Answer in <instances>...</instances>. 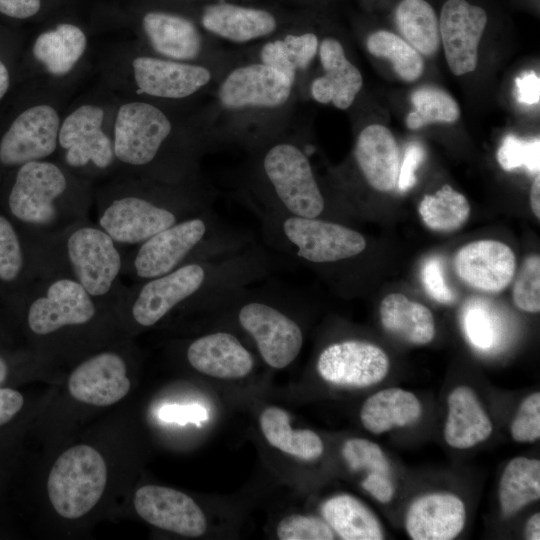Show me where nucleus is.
I'll list each match as a JSON object with an SVG mask.
<instances>
[{"instance_id": "32", "label": "nucleus", "mask_w": 540, "mask_h": 540, "mask_svg": "<svg viewBox=\"0 0 540 540\" xmlns=\"http://www.w3.org/2000/svg\"><path fill=\"white\" fill-rule=\"evenodd\" d=\"M260 427L269 444L289 455L309 461L323 453L321 438L309 429H292L289 415L281 408H266L260 416Z\"/></svg>"}, {"instance_id": "8", "label": "nucleus", "mask_w": 540, "mask_h": 540, "mask_svg": "<svg viewBox=\"0 0 540 540\" xmlns=\"http://www.w3.org/2000/svg\"><path fill=\"white\" fill-rule=\"evenodd\" d=\"M250 206L261 225L263 244L288 262L328 269L357 259L368 247L360 232L337 221L289 216Z\"/></svg>"}, {"instance_id": "25", "label": "nucleus", "mask_w": 540, "mask_h": 540, "mask_svg": "<svg viewBox=\"0 0 540 540\" xmlns=\"http://www.w3.org/2000/svg\"><path fill=\"white\" fill-rule=\"evenodd\" d=\"M319 56L325 74L312 82L313 98L323 104L332 102L339 109L349 108L363 85L360 71L346 58L336 39H323Z\"/></svg>"}, {"instance_id": "45", "label": "nucleus", "mask_w": 540, "mask_h": 540, "mask_svg": "<svg viewBox=\"0 0 540 540\" xmlns=\"http://www.w3.org/2000/svg\"><path fill=\"white\" fill-rule=\"evenodd\" d=\"M421 281L427 294L441 304H451L456 296L445 280L443 263L438 257H430L422 265Z\"/></svg>"}, {"instance_id": "29", "label": "nucleus", "mask_w": 540, "mask_h": 540, "mask_svg": "<svg viewBox=\"0 0 540 540\" xmlns=\"http://www.w3.org/2000/svg\"><path fill=\"white\" fill-rule=\"evenodd\" d=\"M421 414V403L412 392L387 388L366 399L360 411V419L368 431L381 434L395 427L409 426Z\"/></svg>"}, {"instance_id": "57", "label": "nucleus", "mask_w": 540, "mask_h": 540, "mask_svg": "<svg viewBox=\"0 0 540 540\" xmlns=\"http://www.w3.org/2000/svg\"><path fill=\"white\" fill-rule=\"evenodd\" d=\"M10 374L11 366L9 361L2 353H0V387H6L5 384L7 383Z\"/></svg>"}, {"instance_id": "53", "label": "nucleus", "mask_w": 540, "mask_h": 540, "mask_svg": "<svg viewBox=\"0 0 540 540\" xmlns=\"http://www.w3.org/2000/svg\"><path fill=\"white\" fill-rule=\"evenodd\" d=\"M42 7V0H0V13L14 19L35 16Z\"/></svg>"}, {"instance_id": "47", "label": "nucleus", "mask_w": 540, "mask_h": 540, "mask_svg": "<svg viewBox=\"0 0 540 540\" xmlns=\"http://www.w3.org/2000/svg\"><path fill=\"white\" fill-rule=\"evenodd\" d=\"M425 159V149L418 142L407 145L399 166L398 187L402 192L410 190L416 183V171Z\"/></svg>"}, {"instance_id": "20", "label": "nucleus", "mask_w": 540, "mask_h": 540, "mask_svg": "<svg viewBox=\"0 0 540 540\" xmlns=\"http://www.w3.org/2000/svg\"><path fill=\"white\" fill-rule=\"evenodd\" d=\"M293 83L264 64H250L233 70L221 83L218 96L231 109L247 106L276 107L284 104Z\"/></svg>"}, {"instance_id": "36", "label": "nucleus", "mask_w": 540, "mask_h": 540, "mask_svg": "<svg viewBox=\"0 0 540 540\" xmlns=\"http://www.w3.org/2000/svg\"><path fill=\"white\" fill-rule=\"evenodd\" d=\"M418 211L429 229L448 233L458 230L465 224L471 207L463 194L445 184L435 194L425 195L418 206Z\"/></svg>"}, {"instance_id": "1", "label": "nucleus", "mask_w": 540, "mask_h": 540, "mask_svg": "<svg viewBox=\"0 0 540 540\" xmlns=\"http://www.w3.org/2000/svg\"><path fill=\"white\" fill-rule=\"evenodd\" d=\"M288 266L285 258L254 242L234 255L191 262L126 285L115 313L131 327L151 328L177 311L200 310L225 292L261 282Z\"/></svg>"}, {"instance_id": "56", "label": "nucleus", "mask_w": 540, "mask_h": 540, "mask_svg": "<svg viewBox=\"0 0 540 540\" xmlns=\"http://www.w3.org/2000/svg\"><path fill=\"white\" fill-rule=\"evenodd\" d=\"M11 85L10 71L0 59V100L7 94Z\"/></svg>"}, {"instance_id": "38", "label": "nucleus", "mask_w": 540, "mask_h": 540, "mask_svg": "<svg viewBox=\"0 0 540 540\" xmlns=\"http://www.w3.org/2000/svg\"><path fill=\"white\" fill-rule=\"evenodd\" d=\"M414 111L406 118L407 127L415 130L430 123H453L458 120L460 110L454 98L445 90L425 85L411 94Z\"/></svg>"}, {"instance_id": "33", "label": "nucleus", "mask_w": 540, "mask_h": 540, "mask_svg": "<svg viewBox=\"0 0 540 540\" xmlns=\"http://www.w3.org/2000/svg\"><path fill=\"white\" fill-rule=\"evenodd\" d=\"M540 498V461L524 456L512 459L499 482V502L504 516H511Z\"/></svg>"}, {"instance_id": "21", "label": "nucleus", "mask_w": 540, "mask_h": 540, "mask_svg": "<svg viewBox=\"0 0 540 540\" xmlns=\"http://www.w3.org/2000/svg\"><path fill=\"white\" fill-rule=\"evenodd\" d=\"M186 360L196 371L220 379L247 376L254 367L252 353L230 331L206 333L191 341Z\"/></svg>"}, {"instance_id": "12", "label": "nucleus", "mask_w": 540, "mask_h": 540, "mask_svg": "<svg viewBox=\"0 0 540 540\" xmlns=\"http://www.w3.org/2000/svg\"><path fill=\"white\" fill-rule=\"evenodd\" d=\"M29 333L39 339L61 336L71 331L93 329L115 310L91 296L69 278H38L24 304Z\"/></svg>"}, {"instance_id": "39", "label": "nucleus", "mask_w": 540, "mask_h": 540, "mask_svg": "<svg viewBox=\"0 0 540 540\" xmlns=\"http://www.w3.org/2000/svg\"><path fill=\"white\" fill-rule=\"evenodd\" d=\"M497 161L502 169L506 171L524 167L531 173H539V137L523 139L513 134L506 135L497 151Z\"/></svg>"}, {"instance_id": "34", "label": "nucleus", "mask_w": 540, "mask_h": 540, "mask_svg": "<svg viewBox=\"0 0 540 540\" xmlns=\"http://www.w3.org/2000/svg\"><path fill=\"white\" fill-rule=\"evenodd\" d=\"M36 277L25 241L7 215L0 213V285L27 296Z\"/></svg>"}, {"instance_id": "42", "label": "nucleus", "mask_w": 540, "mask_h": 540, "mask_svg": "<svg viewBox=\"0 0 540 540\" xmlns=\"http://www.w3.org/2000/svg\"><path fill=\"white\" fill-rule=\"evenodd\" d=\"M281 540H332L333 530L323 520L299 514L285 517L277 526Z\"/></svg>"}, {"instance_id": "46", "label": "nucleus", "mask_w": 540, "mask_h": 540, "mask_svg": "<svg viewBox=\"0 0 540 540\" xmlns=\"http://www.w3.org/2000/svg\"><path fill=\"white\" fill-rule=\"evenodd\" d=\"M283 42L289 59L296 69L307 68L318 50V39L313 33L287 35Z\"/></svg>"}, {"instance_id": "43", "label": "nucleus", "mask_w": 540, "mask_h": 540, "mask_svg": "<svg viewBox=\"0 0 540 540\" xmlns=\"http://www.w3.org/2000/svg\"><path fill=\"white\" fill-rule=\"evenodd\" d=\"M512 438L530 443L540 437V393L534 392L523 400L510 427Z\"/></svg>"}, {"instance_id": "13", "label": "nucleus", "mask_w": 540, "mask_h": 540, "mask_svg": "<svg viewBox=\"0 0 540 540\" xmlns=\"http://www.w3.org/2000/svg\"><path fill=\"white\" fill-rule=\"evenodd\" d=\"M107 483L102 455L85 444L65 450L54 462L47 492L55 511L63 518L78 519L100 500Z\"/></svg>"}, {"instance_id": "18", "label": "nucleus", "mask_w": 540, "mask_h": 540, "mask_svg": "<svg viewBox=\"0 0 540 540\" xmlns=\"http://www.w3.org/2000/svg\"><path fill=\"white\" fill-rule=\"evenodd\" d=\"M137 514L149 524L187 537H199L206 531V517L187 494L173 488L145 485L134 495Z\"/></svg>"}, {"instance_id": "52", "label": "nucleus", "mask_w": 540, "mask_h": 540, "mask_svg": "<svg viewBox=\"0 0 540 540\" xmlns=\"http://www.w3.org/2000/svg\"><path fill=\"white\" fill-rule=\"evenodd\" d=\"M517 99L526 105L539 102L540 79L533 71L522 73L516 78Z\"/></svg>"}, {"instance_id": "22", "label": "nucleus", "mask_w": 540, "mask_h": 540, "mask_svg": "<svg viewBox=\"0 0 540 540\" xmlns=\"http://www.w3.org/2000/svg\"><path fill=\"white\" fill-rule=\"evenodd\" d=\"M464 502L452 493H430L412 502L405 517V528L413 540H451L463 530Z\"/></svg>"}, {"instance_id": "23", "label": "nucleus", "mask_w": 540, "mask_h": 540, "mask_svg": "<svg viewBox=\"0 0 540 540\" xmlns=\"http://www.w3.org/2000/svg\"><path fill=\"white\" fill-rule=\"evenodd\" d=\"M88 49V37L78 25L61 22L35 38L31 53L34 61L50 79L71 76L82 63Z\"/></svg>"}, {"instance_id": "44", "label": "nucleus", "mask_w": 540, "mask_h": 540, "mask_svg": "<svg viewBox=\"0 0 540 540\" xmlns=\"http://www.w3.org/2000/svg\"><path fill=\"white\" fill-rule=\"evenodd\" d=\"M465 331L471 342L479 348H488L493 341L492 319L482 301L472 300L463 313Z\"/></svg>"}, {"instance_id": "55", "label": "nucleus", "mask_w": 540, "mask_h": 540, "mask_svg": "<svg viewBox=\"0 0 540 540\" xmlns=\"http://www.w3.org/2000/svg\"><path fill=\"white\" fill-rule=\"evenodd\" d=\"M530 204L534 215L540 218V176L536 175L530 191Z\"/></svg>"}, {"instance_id": "5", "label": "nucleus", "mask_w": 540, "mask_h": 540, "mask_svg": "<svg viewBox=\"0 0 540 540\" xmlns=\"http://www.w3.org/2000/svg\"><path fill=\"white\" fill-rule=\"evenodd\" d=\"M254 242L250 233L224 222L209 208L126 249L122 274L140 282L191 262L234 255Z\"/></svg>"}, {"instance_id": "10", "label": "nucleus", "mask_w": 540, "mask_h": 540, "mask_svg": "<svg viewBox=\"0 0 540 540\" xmlns=\"http://www.w3.org/2000/svg\"><path fill=\"white\" fill-rule=\"evenodd\" d=\"M103 78L105 86L117 97L129 91L139 96L183 99L208 84L210 71L200 65L134 54L123 46L107 57Z\"/></svg>"}, {"instance_id": "14", "label": "nucleus", "mask_w": 540, "mask_h": 540, "mask_svg": "<svg viewBox=\"0 0 540 540\" xmlns=\"http://www.w3.org/2000/svg\"><path fill=\"white\" fill-rule=\"evenodd\" d=\"M49 82L42 97L22 109L0 136V167L14 169L53 158L64 111L63 99Z\"/></svg>"}, {"instance_id": "19", "label": "nucleus", "mask_w": 540, "mask_h": 540, "mask_svg": "<svg viewBox=\"0 0 540 540\" xmlns=\"http://www.w3.org/2000/svg\"><path fill=\"white\" fill-rule=\"evenodd\" d=\"M457 276L483 292H500L512 281L516 258L512 249L497 240L483 239L462 246L454 257Z\"/></svg>"}, {"instance_id": "27", "label": "nucleus", "mask_w": 540, "mask_h": 540, "mask_svg": "<svg viewBox=\"0 0 540 540\" xmlns=\"http://www.w3.org/2000/svg\"><path fill=\"white\" fill-rule=\"evenodd\" d=\"M447 406L444 438L448 445L467 449L489 438L492 422L470 387L453 389L447 398Z\"/></svg>"}, {"instance_id": "28", "label": "nucleus", "mask_w": 540, "mask_h": 540, "mask_svg": "<svg viewBox=\"0 0 540 540\" xmlns=\"http://www.w3.org/2000/svg\"><path fill=\"white\" fill-rule=\"evenodd\" d=\"M201 23L211 33L234 42L266 36L277 26L274 16L265 10L228 3L207 6Z\"/></svg>"}, {"instance_id": "48", "label": "nucleus", "mask_w": 540, "mask_h": 540, "mask_svg": "<svg viewBox=\"0 0 540 540\" xmlns=\"http://www.w3.org/2000/svg\"><path fill=\"white\" fill-rule=\"evenodd\" d=\"M260 57L262 64L277 70L294 83L296 68L289 59L283 40L266 43L261 50Z\"/></svg>"}, {"instance_id": "37", "label": "nucleus", "mask_w": 540, "mask_h": 540, "mask_svg": "<svg viewBox=\"0 0 540 540\" xmlns=\"http://www.w3.org/2000/svg\"><path fill=\"white\" fill-rule=\"evenodd\" d=\"M366 47L375 57L390 61L396 74L406 82L416 81L424 71V61L407 41L400 36L379 30L370 34Z\"/></svg>"}, {"instance_id": "51", "label": "nucleus", "mask_w": 540, "mask_h": 540, "mask_svg": "<svg viewBox=\"0 0 540 540\" xmlns=\"http://www.w3.org/2000/svg\"><path fill=\"white\" fill-rule=\"evenodd\" d=\"M362 487L381 503L390 502L395 493L389 475L378 472H370L363 480Z\"/></svg>"}, {"instance_id": "17", "label": "nucleus", "mask_w": 540, "mask_h": 540, "mask_svg": "<svg viewBox=\"0 0 540 540\" xmlns=\"http://www.w3.org/2000/svg\"><path fill=\"white\" fill-rule=\"evenodd\" d=\"M126 359L117 351H100L79 363L68 378L71 396L82 403L109 406L130 390Z\"/></svg>"}, {"instance_id": "9", "label": "nucleus", "mask_w": 540, "mask_h": 540, "mask_svg": "<svg viewBox=\"0 0 540 540\" xmlns=\"http://www.w3.org/2000/svg\"><path fill=\"white\" fill-rule=\"evenodd\" d=\"M107 90L87 95L66 108L53 157L95 185L118 173L113 141L118 97Z\"/></svg>"}, {"instance_id": "40", "label": "nucleus", "mask_w": 540, "mask_h": 540, "mask_svg": "<svg viewBox=\"0 0 540 540\" xmlns=\"http://www.w3.org/2000/svg\"><path fill=\"white\" fill-rule=\"evenodd\" d=\"M342 456L352 471L367 470L390 475V464L381 447L367 439L352 438L342 447Z\"/></svg>"}, {"instance_id": "6", "label": "nucleus", "mask_w": 540, "mask_h": 540, "mask_svg": "<svg viewBox=\"0 0 540 540\" xmlns=\"http://www.w3.org/2000/svg\"><path fill=\"white\" fill-rule=\"evenodd\" d=\"M257 283L229 290L201 310L234 321L253 339L270 367L285 368L297 358L304 340L296 318L298 294L296 289L273 281Z\"/></svg>"}, {"instance_id": "11", "label": "nucleus", "mask_w": 540, "mask_h": 540, "mask_svg": "<svg viewBox=\"0 0 540 540\" xmlns=\"http://www.w3.org/2000/svg\"><path fill=\"white\" fill-rule=\"evenodd\" d=\"M260 175L264 192L249 204L289 216L327 219L326 197L307 154L295 144L268 147L261 156Z\"/></svg>"}, {"instance_id": "4", "label": "nucleus", "mask_w": 540, "mask_h": 540, "mask_svg": "<svg viewBox=\"0 0 540 540\" xmlns=\"http://www.w3.org/2000/svg\"><path fill=\"white\" fill-rule=\"evenodd\" d=\"M95 184L53 158L14 168L5 194L8 218L23 239L53 234L89 219Z\"/></svg>"}, {"instance_id": "3", "label": "nucleus", "mask_w": 540, "mask_h": 540, "mask_svg": "<svg viewBox=\"0 0 540 540\" xmlns=\"http://www.w3.org/2000/svg\"><path fill=\"white\" fill-rule=\"evenodd\" d=\"M38 278H69L112 307L124 290V249L96 222H77L62 231L24 239Z\"/></svg>"}, {"instance_id": "30", "label": "nucleus", "mask_w": 540, "mask_h": 540, "mask_svg": "<svg viewBox=\"0 0 540 540\" xmlns=\"http://www.w3.org/2000/svg\"><path fill=\"white\" fill-rule=\"evenodd\" d=\"M379 314L385 330L411 344L425 345L434 338L435 322L430 309L401 293L387 295L381 301Z\"/></svg>"}, {"instance_id": "2", "label": "nucleus", "mask_w": 540, "mask_h": 540, "mask_svg": "<svg viewBox=\"0 0 540 540\" xmlns=\"http://www.w3.org/2000/svg\"><path fill=\"white\" fill-rule=\"evenodd\" d=\"M190 181L170 184L117 173L94 186L96 223L124 250L210 208Z\"/></svg>"}, {"instance_id": "16", "label": "nucleus", "mask_w": 540, "mask_h": 540, "mask_svg": "<svg viewBox=\"0 0 540 540\" xmlns=\"http://www.w3.org/2000/svg\"><path fill=\"white\" fill-rule=\"evenodd\" d=\"M485 10L466 0H447L439 20L440 39L451 72L464 75L478 64V47L487 25Z\"/></svg>"}, {"instance_id": "31", "label": "nucleus", "mask_w": 540, "mask_h": 540, "mask_svg": "<svg viewBox=\"0 0 540 540\" xmlns=\"http://www.w3.org/2000/svg\"><path fill=\"white\" fill-rule=\"evenodd\" d=\"M330 528L344 540H381L382 526L375 514L357 498L341 494L329 498L321 508Z\"/></svg>"}, {"instance_id": "7", "label": "nucleus", "mask_w": 540, "mask_h": 540, "mask_svg": "<svg viewBox=\"0 0 540 540\" xmlns=\"http://www.w3.org/2000/svg\"><path fill=\"white\" fill-rule=\"evenodd\" d=\"M173 124L158 106L118 98L113 127L118 173L156 181L187 182L191 161L171 150Z\"/></svg>"}, {"instance_id": "26", "label": "nucleus", "mask_w": 540, "mask_h": 540, "mask_svg": "<svg viewBox=\"0 0 540 540\" xmlns=\"http://www.w3.org/2000/svg\"><path fill=\"white\" fill-rule=\"evenodd\" d=\"M141 27L149 46L163 58L188 62L200 53V34L183 16L150 11L143 16Z\"/></svg>"}, {"instance_id": "50", "label": "nucleus", "mask_w": 540, "mask_h": 540, "mask_svg": "<svg viewBox=\"0 0 540 540\" xmlns=\"http://www.w3.org/2000/svg\"><path fill=\"white\" fill-rule=\"evenodd\" d=\"M25 403L23 394L11 387H0V428L6 426L21 412Z\"/></svg>"}, {"instance_id": "15", "label": "nucleus", "mask_w": 540, "mask_h": 540, "mask_svg": "<svg viewBox=\"0 0 540 540\" xmlns=\"http://www.w3.org/2000/svg\"><path fill=\"white\" fill-rule=\"evenodd\" d=\"M390 361L379 346L358 339L328 344L318 355L316 369L326 382L338 386L363 388L381 382Z\"/></svg>"}, {"instance_id": "24", "label": "nucleus", "mask_w": 540, "mask_h": 540, "mask_svg": "<svg viewBox=\"0 0 540 540\" xmlns=\"http://www.w3.org/2000/svg\"><path fill=\"white\" fill-rule=\"evenodd\" d=\"M354 159L366 182L376 191L391 192L399 174V150L392 132L380 124L366 126L358 135Z\"/></svg>"}, {"instance_id": "49", "label": "nucleus", "mask_w": 540, "mask_h": 540, "mask_svg": "<svg viewBox=\"0 0 540 540\" xmlns=\"http://www.w3.org/2000/svg\"><path fill=\"white\" fill-rule=\"evenodd\" d=\"M159 417L168 422L200 423L208 419V412L200 405H167L160 409Z\"/></svg>"}, {"instance_id": "54", "label": "nucleus", "mask_w": 540, "mask_h": 540, "mask_svg": "<svg viewBox=\"0 0 540 540\" xmlns=\"http://www.w3.org/2000/svg\"><path fill=\"white\" fill-rule=\"evenodd\" d=\"M525 538L528 540L540 539V513L533 514L526 522Z\"/></svg>"}, {"instance_id": "41", "label": "nucleus", "mask_w": 540, "mask_h": 540, "mask_svg": "<svg viewBox=\"0 0 540 540\" xmlns=\"http://www.w3.org/2000/svg\"><path fill=\"white\" fill-rule=\"evenodd\" d=\"M513 302L522 311H540V257H527L513 286Z\"/></svg>"}, {"instance_id": "35", "label": "nucleus", "mask_w": 540, "mask_h": 540, "mask_svg": "<svg viewBox=\"0 0 540 540\" xmlns=\"http://www.w3.org/2000/svg\"><path fill=\"white\" fill-rule=\"evenodd\" d=\"M399 32L418 53L434 55L440 46L439 20L425 0H402L395 10Z\"/></svg>"}]
</instances>
